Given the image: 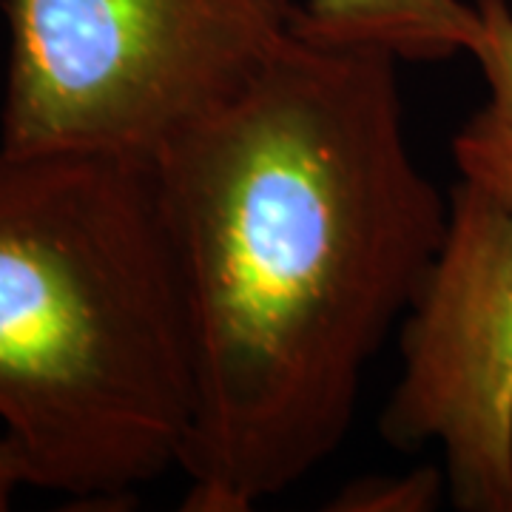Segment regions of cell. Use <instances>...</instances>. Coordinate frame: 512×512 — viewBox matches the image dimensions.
<instances>
[{"label":"cell","mask_w":512,"mask_h":512,"mask_svg":"<svg viewBox=\"0 0 512 512\" xmlns=\"http://www.w3.org/2000/svg\"><path fill=\"white\" fill-rule=\"evenodd\" d=\"M296 32L399 63H439L473 55L481 15L473 0H302Z\"/></svg>","instance_id":"5b68a950"},{"label":"cell","mask_w":512,"mask_h":512,"mask_svg":"<svg viewBox=\"0 0 512 512\" xmlns=\"http://www.w3.org/2000/svg\"><path fill=\"white\" fill-rule=\"evenodd\" d=\"M151 163L194 353L183 510L251 512L348 439L450 197L407 146L399 60L302 32Z\"/></svg>","instance_id":"6da1fadb"},{"label":"cell","mask_w":512,"mask_h":512,"mask_svg":"<svg viewBox=\"0 0 512 512\" xmlns=\"http://www.w3.org/2000/svg\"><path fill=\"white\" fill-rule=\"evenodd\" d=\"M481 15L473 60L487 97L453 137L458 183L512 211V0H473Z\"/></svg>","instance_id":"8992f818"},{"label":"cell","mask_w":512,"mask_h":512,"mask_svg":"<svg viewBox=\"0 0 512 512\" xmlns=\"http://www.w3.org/2000/svg\"><path fill=\"white\" fill-rule=\"evenodd\" d=\"M302 0H3L0 151L154 160L296 32Z\"/></svg>","instance_id":"3957f363"},{"label":"cell","mask_w":512,"mask_h":512,"mask_svg":"<svg viewBox=\"0 0 512 512\" xmlns=\"http://www.w3.org/2000/svg\"><path fill=\"white\" fill-rule=\"evenodd\" d=\"M194 404L154 163L0 151V430L26 487L131 501L180 470Z\"/></svg>","instance_id":"7a4b0ae2"},{"label":"cell","mask_w":512,"mask_h":512,"mask_svg":"<svg viewBox=\"0 0 512 512\" xmlns=\"http://www.w3.org/2000/svg\"><path fill=\"white\" fill-rule=\"evenodd\" d=\"M447 490L444 470L416 467L402 476H362L330 498L336 512H427Z\"/></svg>","instance_id":"52a82bcc"},{"label":"cell","mask_w":512,"mask_h":512,"mask_svg":"<svg viewBox=\"0 0 512 512\" xmlns=\"http://www.w3.org/2000/svg\"><path fill=\"white\" fill-rule=\"evenodd\" d=\"M402 373L382 410L399 450L439 444L464 512H512V211L450 191L447 231L399 325Z\"/></svg>","instance_id":"277c9868"},{"label":"cell","mask_w":512,"mask_h":512,"mask_svg":"<svg viewBox=\"0 0 512 512\" xmlns=\"http://www.w3.org/2000/svg\"><path fill=\"white\" fill-rule=\"evenodd\" d=\"M18 487H26V476H23V467H20V458L12 441L0 430V512L9 510Z\"/></svg>","instance_id":"ba28073f"}]
</instances>
